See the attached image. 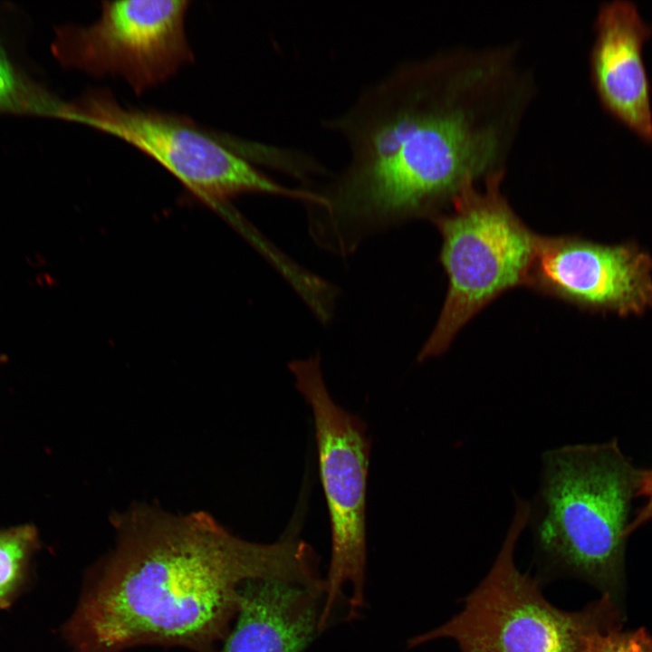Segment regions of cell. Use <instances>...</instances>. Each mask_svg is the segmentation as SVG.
Segmentation results:
<instances>
[{
	"instance_id": "4fadbf2b",
	"label": "cell",
	"mask_w": 652,
	"mask_h": 652,
	"mask_svg": "<svg viewBox=\"0 0 652 652\" xmlns=\"http://www.w3.org/2000/svg\"><path fill=\"white\" fill-rule=\"evenodd\" d=\"M61 101L27 80L0 45V113L58 118Z\"/></svg>"
},
{
	"instance_id": "9c48e42d",
	"label": "cell",
	"mask_w": 652,
	"mask_h": 652,
	"mask_svg": "<svg viewBox=\"0 0 652 652\" xmlns=\"http://www.w3.org/2000/svg\"><path fill=\"white\" fill-rule=\"evenodd\" d=\"M525 286L581 311L638 316L652 309V256L634 242L538 235Z\"/></svg>"
},
{
	"instance_id": "8fae6325",
	"label": "cell",
	"mask_w": 652,
	"mask_h": 652,
	"mask_svg": "<svg viewBox=\"0 0 652 652\" xmlns=\"http://www.w3.org/2000/svg\"><path fill=\"white\" fill-rule=\"evenodd\" d=\"M324 596V590L292 582L249 580L218 652H303L320 631Z\"/></svg>"
},
{
	"instance_id": "9a60e30c",
	"label": "cell",
	"mask_w": 652,
	"mask_h": 652,
	"mask_svg": "<svg viewBox=\"0 0 652 652\" xmlns=\"http://www.w3.org/2000/svg\"><path fill=\"white\" fill-rule=\"evenodd\" d=\"M638 497H644V503L637 510L628 527V535L652 520V468L640 470L638 491Z\"/></svg>"
},
{
	"instance_id": "7a4b0ae2",
	"label": "cell",
	"mask_w": 652,
	"mask_h": 652,
	"mask_svg": "<svg viewBox=\"0 0 652 652\" xmlns=\"http://www.w3.org/2000/svg\"><path fill=\"white\" fill-rule=\"evenodd\" d=\"M110 522L113 548L89 570L62 627L73 652L148 645L218 652L249 580L323 584L298 513L268 544L234 535L204 512L177 514L137 503Z\"/></svg>"
},
{
	"instance_id": "277c9868",
	"label": "cell",
	"mask_w": 652,
	"mask_h": 652,
	"mask_svg": "<svg viewBox=\"0 0 652 652\" xmlns=\"http://www.w3.org/2000/svg\"><path fill=\"white\" fill-rule=\"evenodd\" d=\"M529 512L530 503L517 499L500 551L487 575L464 598L462 610L411 638L409 647L446 638L456 643L459 652H580L591 631L623 627L624 606L609 596L580 610H563L545 599L536 578L518 570L515 547Z\"/></svg>"
},
{
	"instance_id": "52a82bcc",
	"label": "cell",
	"mask_w": 652,
	"mask_h": 652,
	"mask_svg": "<svg viewBox=\"0 0 652 652\" xmlns=\"http://www.w3.org/2000/svg\"><path fill=\"white\" fill-rule=\"evenodd\" d=\"M289 369L312 410L320 476L331 523V556L319 624L321 631L345 587L350 588V616H355L364 603L370 440L364 422L330 396L319 355L293 360Z\"/></svg>"
},
{
	"instance_id": "7c38bea8",
	"label": "cell",
	"mask_w": 652,
	"mask_h": 652,
	"mask_svg": "<svg viewBox=\"0 0 652 652\" xmlns=\"http://www.w3.org/2000/svg\"><path fill=\"white\" fill-rule=\"evenodd\" d=\"M40 548L37 528L24 523L0 529V609L8 608L24 586Z\"/></svg>"
},
{
	"instance_id": "5b68a950",
	"label": "cell",
	"mask_w": 652,
	"mask_h": 652,
	"mask_svg": "<svg viewBox=\"0 0 652 652\" xmlns=\"http://www.w3.org/2000/svg\"><path fill=\"white\" fill-rule=\"evenodd\" d=\"M505 174L473 185L453 199L449 213L431 218L447 276L443 308L417 361L444 353L458 331L503 293L525 286L538 235L515 214L501 185Z\"/></svg>"
},
{
	"instance_id": "ba28073f",
	"label": "cell",
	"mask_w": 652,
	"mask_h": 652,
	"mask_svg": "<svg viewBox=\"0 0 652 652\" xmlns=\"http://www.w3.org/2000/svg\"><path fill=\"white\" fill-rule=\"evenodd\" d=\"M186 0L103 1L98 20L65 25L52 45L64 66L92 76L118 75L140 94L194 56L185 34Z\"/></svg>"
},
{
	"instance_id": "30bf717a",
	"label": "cell",
	"mask_w": 652,
	"mask_h": 652,
	"mask_svg": "<svg viewBox=\"0 0 652 652\" xmlns=\"http://www.w3.org/2000/svg\"><path fill=\"white\" fill-rule=\"evenodd\" d=\"M594 27L590 67L599 102L640 139L651 143L650 88L642 50L652 28L628 1L603 4Z\"/></svg>"
},
{
	"instance_id": "5bb4252c",
	"label": "cell",
	"mask_w": 652,
	"mask_h": 652,
	"mask_svg": "<svg viewBox=\"0 0 652 652\" xmlns=\"http://www.w3.org/2000/svg\"><path fill=\"white\" fill-rule=\"evenodd\" d=\"M580 652H652V637L645 628L603 627L585 637Z\"/></svg>"
},
{
	"instance_id": "3957f363",
	"label": "cell",
	"mask_w": 652,
	"mask_h": 652,
	"mask_svg": "<svg viewBox=\"0 0 652 652\" xmlns=\"http://www.w3.org/2000/svg\"><path fill=\"white\" fill-rule=\"evenodd\" d=\"M640 470L616 438L543 454L528 518L541 584L577 578L623 605L627 531Z\"/></svg>"
},
{
	"instance_id": "2e32d148",
	"label": "cell",
	"mask_w": 652,
	"mask_h": 652,
	"mask_svg": "<svg viewBox=\"0 0 652 652\" xmlns=\"http://www.w3.org/2000/svg\"><path fill=\"white\" fill-rule=\"evenodd\" d=\"M7 361V357L4 354H0V366Z\"/></svg>"
},
{
	"instance_id": "6da1fadb",
	"label": "cell",
	"mask_w": 652,
	"mask_h": 652,
	"mask_svg": "<svg viewBox=\"0 0 652 652\" xmlns=\"http://www.w3.org/2000/svg\"><path fill=\"white\" fill-rule=\"evenodd\" d=\"M535 94L514 43L399 64L326 121L350 150L330 186L337 210L369 235L431 219L468 187L506 173Z\"/></svg>"
},
{
	"instance_id": "8992f818",
	"label": "cell",
	"mask_w": 652,
	"mask_h": 652,
	"mask_svg": "<svg viewBox=\"0 0 652 652\" xmlns=\"http://www.w3.org/2000/svg\"><path fill=\"white\" fill-rule=\"evenodd\" d=\"M63 120L119 138L149 155L194 197L235 222L230 199L261 193L305 202L306 189L283 186L252 165L224 138L189 118L122 106L106 89L90 90L65 103Z\"/></svg>"
}]
</instances>
